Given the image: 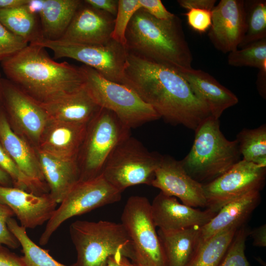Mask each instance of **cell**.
<instances>
[{"instance_id": "6da1fadb", "label": "cell", "mask_w": 266, "mask_h": 266, "mask_svg": "<svg viewBox=\"0 0 266 266\" xmlns=\"http://www.w3.org/2000/svg\"><path fill=\"white\" fill-rule=\"evenodd\" d=\"M126 86L166 122L195 130L211 116L207 106L175 71L128 50Z\"/></svg>"}, {"instance_id": "7a4b0ae2", "label": "cell", "mask_w": 266, "mask_h": 266, "mask_svg": "<svg viewBox=\"0 0 266 266\" xmlns=\"http://www.w3.org/2000/svg\"><path fill=\"white\" fill-rule=\"evenodd\" d=\"M46 48L30 43L0 62L7 79L44 104L75 91L85 84L79 67L51 59Z\"/></svg>"}, {"instance_id": "3957f363", "label": "cell", "mask_w": 266, "mask_h": 266, "mask_svg": "<svg viewBox=\"0 0 266 266\" xmlns=\"http://www.w3.org/2000/svg\"><path fill=\"white\" fill-rule=\"evenodd\" d=\"M128 50L177 72L192 67L193 56L180 19H157L142 8L132 18L126 32Z\"/></svg>"}, {"instance_id": "277c9868", "label": "cell", "mask_w": 266, "mask_h": 266, "mask_svg": "<svg viewBox=\"0 0 266 266\" xmlns=\"http://www.w3.org/2000/svg\"><path fill=\"white\" fill-rule=\"evenodd\" d=\"M189 153L180 163L188 174L204 185L226 172L240 160L237 141L229 140L220 121L210 116L198 126Z\"/></svg>"}, {"instance_id": "5b68a950", "label": "cell", "mask_w": 266, "mask_h": 266, "mask_svg": "<svg viewBox=\"0 0 266 266\" xmlns=\"http://www.w3.org/2000/svg\"><path fill=\"white\" fill-rule=\"evenodd\" d=\"M69 231L77 253L71 266H106L109 258L119 252L129 259L131 242L121 223L77 220Z\"/></svg>"}, {"instance_id": "8992f818", "label": "cell", "mask_w": 266, "mask_h": 266, "mask_svg": "<svg viewBox=\"0 0 266 266\" xmlns=\"http://www.w3.org/2000/svg\"><path fill=\"white\" fill-rule=\"evenodd\" d=\"M80 68L85 84L97 104L113 112L131 130L161 118L152 106L127 86L105 79L87 66Z\"/></svg>"}, {"instance_id": "52a82bcc", "label": "cell", "mask_w": 266, "mask_h": 266, "mask_svg": "<svg viewBox=\"0 0 266 266\" xmlns=\"http://www.w3.org/2000/svg\"><path fill=\"white\" fill-rule=\"evenodd\" d=\"M162 156L149 151L140 141L130 135L114 148L101 174L122 193L131 186L151 185Z\"/></svg>"}, {"instance_id": "ba28073f", "label": "cell", "mask_w": 266, "mask_h": 266, "mask_svg": "<svg viewBox=\"0 0 266 266\" xmlns=\"http://www.w3.org/2000/svg\"><path fill=\"white\" fill-rule=\"evenodd\" d=\"M130 135L131 129L113 112L101 108L87 124L85 136L79 152H81V161L77 163L80 173L79 181L101 175L114 148Z\"/></svg>"}, {"instance_id": "9c48e42d", "label": "cell", "mask_w": 266, "mask_h": 266, "mask_svg": "<svg viewBox=\"0 0 266 266\" xmlns=\"http://www.w3.org/2000/svg\"><path fill=\"white\" fill-rule=\"evenodd\" d=\"M121 219L131 242L129 259L137 266H166L148 200L130 197Z\"/></svg>"}, {"instance_id": "30bf717a", "label": "cell", "mask_w": 266, "mask_h": 266, "mask_svg": "<svg viewBox=\"0 0 266 266\" xmlns=\"http://www.w3.org/2000/svg\"><path fill=\"white\" fill-rule=\"evenodd\" d=\"M50 49L55 59L68 58L83 63L105 79L126 86L128 49L112 38L103 44H82L62 40L34 43Z\"/></svg>"}, {"instance_id": "8fae6325", "label": "cell", "mask_w": 266, "mask_h": 266, "mask_svg": "<svg viewBox=\"0 0 266 266\" xmlns=\"http://www.w3.org/2000/svg\"><path fill=\"white\" fill-rule=\"evenodd\" d=\"M122 192L109 183L102 174L79 181L68 192L47 222L39 243H48L51 236L68 219L96 208L119 201Z\"/></svg>"}, {"instance_id": "7c38bea8", "label": "cell", "mask_w": 266, "mask_h": 266, "mask_svg": "<svg viewBox=\"0 0 266 266\" xmlns=\"http://www.w3.org/2000/svg\"><path fill=\"white\" fill-rule=\"evenodd\" d=\"M266 167L241 160L214 180L203 185L206 209L217 213L228 203L264 188Z\"/></svg>"}, {"instance_id": "4fadbf2b", "label": "cell", "mask_w": 266, "mask_h": 266, "mask_svg": "<svg viewBox=\"0 0 266 266\" xmlns=\"http://www.w3.org/2000/svg\"><path fill=\"white\" fill-rule=\"evenodd\" d=\"M2 82V107L11 128L38 143L49 120L45 110L8 79Z\"/></svg>"}, {"instance_id": "5bb4252c", "label": "cell", "mask_w": 266, "mask_h": 266, "mask_svg": "<svg viewBox=\"0 0 266 266\" xmlns=\"http://www.w3.org/2000/svg\"><path fill=\"white\" fill-rule=\"evenodd\" d=\"M151 186L166 195L178 198L185 205L206 207L203 185L188 174L180 161L170 156H162Z\"/></svg>"}, {"instance_id": "9a60e30c", "label": "cell", "mask_w": 266, "mask_h": 266, "mask_svg": "<svg viewBox=\"0 0 266 266\" xmlns=\"http://www.w3.org/2000/svg\"><path fill=\"white\" fill-rule=\"evenodd\" d=\"M244 0H221L212 11L208 37L223 53L237 49L245 33Z\"/></svg>"}, {"instance_id": "2e32d148", "label": "cell", "mask_w": 266, "mask_h": 266, "mask_svg": "<svg viewBox=\"0 0 266 266\" xmlns=\"http://www.w3.org/2000/svg\"><path fill=\"white\" fill-rule=\"evenodd\" d=\"M0 203L12 210L20 225L25 229H34L47 222L58 204L49 193L38 195L0 185Z\"/></svg>"}, {"instance_id": "e0dca14e", "label": "cell", "mask_w": 266, "mask_h": 266, "mask_svg": "<svg viewBox=\"0 0 266 266\" xmlns=\"http://www.w3.org/2000/svg\"><path fill=\"white\" fill-rule=\"evenodd\" d=\"M115 17L82 1L59 40L82 44H103L111 39Z\"/></svg>"}, {"instance_id": "ac0fdd59", "label": "cell", "mask_w": 266, "mask_h": 266, "mask_svg": "<svg viewBox=\"0 0 266 266\" xmlns=\"http://www.w3.org/2000/svg\"><path fill=\"white\" fill-rule=\"evenodd\" d=\"M151 210L156 227L166 231L200 227L217 213L181 203L176 198L161 191L151 203Z\"/></svg>"}, {"instance_id": "d6986e66", "label": "cell", "mask_w": 266, "mask_h": 266, "mask_svg": "<svg viewBox=\"0 0 266 266\" xmlns=\"http://www.w3.org/2000/svg\"><path fill=\"white\" fill-rule=\"evenodd\" d=\"M87 126L49 119L40 136L38 149L59 158L76 159Z\"/></svg>"}, {"instance_id": "ffe728a7", "label": "cell", "mask_w": 266, "mask_h": 266, "mask_svg": "<svg viewBox=\"0 0 266 266\" xmlns=\"http://www.w3.org/2000/svg\"><path fill=\"white\" fill-rule=\"evenodd\" d=\"M177 73L186 80L196 96L207 106L211 116L216 119L238 102L235 95L202 70L191 67Z\"/></svg>"}, {"instance_id": "44dd1931", "label": "cell", "mask_w": 266, "mask_h": 266, "mask_svg": "<svg viewBox=\"0 0 266 266\" xmlns=\"http://www.w3.org/2000/svg\"><path fill=\"white\" fill-rule=\"evenodd\" d=\"M41 105L49 120L87 125L101 108L85 84L75 91Z\"/></svg>"}, {"instance_id": "7402d4cb", "label": "cell", "mask_w": 266, "mask_h": 266, "mask_svg": "<svg viewBox=\"0 0 266 266\" xmlns=\"http://www.w3.org/2000/svg\"><path fill=\"white\" fill-rule=\"evenodd\" d=\"M260 201V192L256 191L224 206L207 223L199 228V245L223 232L244 225Z\"/></svg>"}, {"instance_id": "603a6c76", "label": "cell", "mask_w": 266, "mask_h": 266, "mask_svg": "<svg viewBox=\"0 0 266 266\" xmlns=\"http://www.w3.org/2000/svg\"><path fill=\"white\" fill-rule=\"evenodd\" d=\"M36 155L49 194L57 203H60L79 181L80 173L76 159L59 158L38 149Z\"/></svg>"}, {"instance_id": "cb8c5ba5", "label": "cell", "mask_w": 266, "mask_h": 266, "mask_svg": "<svg viewBox=\"0 0 266 266\" xmlns=\"http://www.w3.org/2000/svg\"><path fill=\"white\" fill-rule=\"evenodd\" d=\"M0 143L23 172L46 189L36 154L11 128L2 106L0 109Z\"/></svg>"}, {"instance_id": "d4e9b609", "label": "cell", "mask_w": 266, "mask_h": 266, "mask_svg": "<svg viewBox=\"0 0 266 266\" xmlns=\"http://www.w3.org/2000/svg\"><path fill=\"white\" fill-rule=\"evenodd\" d=\"M199 228L174 231L158 229L166 266H188L198 247Z\"/></svg>"}, {"instance_id": "484cf974", "label": "cell", "mask_w": 266, "mask_h": 266, "mask_svg": "<svg viewBox=\"0 0 266 266\" xmlns=\"http://www.w3.org/2000/svg\"><path fill=\"white\" fill-rule=\"evenodd\" d=\"M82 2L80 0H44L38 15L43 40H60Z\"/></svg>"}, {"instance_id": "4316f807", "label": "cell", "mask_w": 266, "mask_h": 266, "mask_svg": "<svg viewBox=\"0 0 266 266\" xmlns=\"http://www.w3.org/2000/svg\"><path fill=\"white\" fill-rule=\"evenodd\" d=\"M26 5L0 9V23L29 44L36 43L43 40L39 18L32 13Z\"/></svg>"}, {"instance_id": "83f0119b", "label": "cell", "mask_w": 266, "mask_h": 266, "mask_svg": "<svg viewBox=\"0 0 266 266\" xmlns=\"http://www.w3.org/2000/svg\"><path fill=\"white\" fill-rule=\"evenodd\" d=\"M238 229L223 232L199 244L188 266H219Z\"/></svg>"}, {"instance_id": "f1b7e54d", "label": "cell", "mask_w": 266, "mask_h": 266, "mask_svg": "<svg viewBox=\"0 0 266 266\" xmlns=\"http://www.w3.org/2000/svg\"><path fill=\"white\" fill-rule=\"evenodd\" d=\"M7 225L22 248V258L26 266H67L55 260L46 250L35 243L28 236L26 229L12 217L7 220Z\"/></svg>"}, {"instance_id": "f546056e", "label": "cell", "mask_w": 266, "mask_h": 266, "mask_svg": "<svg viewBox=\"0 0 266 266\" xmlns=\"http://www.w3.org/2000/svg\"><path fill=\"white\" fill-rule=\"evenodd\" d=\"M243 160L266 167V125L242 129L236 136Z\"/></svg>"}, {"instance_id": "4dcf8cb0", "label": "cell", "mask_w": 266, "mask_h": 266, "mask_svg": "<svg viewBox=\"0 0 266 266\" xmlns=\"http://www.w3.org/2000/svg\"><path fill=\"white\" fill-rule=\"evenodd\" d=\"M244 1L246 31L244 36L238 46L239 48L266 38V0Z\"/></svg>"}, {"instance_id": "1f68e13d", "label": "cell", "mask_w": 266, "mask_h": 266, "mask_svg": "<svg viewBox=\"0 0 266 266\" xmlns=\"http://www.w3.org/2000/svg\"><path fill=\"white\" fill-rule=\"evenodd\" d=\"M216 0H178L179 5L187 10L185 13L189 26L202 33L209 30L212 21V11Z\"/></svg>"}, {"instance_id": "d6a6232c", "label": "cell", "mask_w": 266, "mask_h": 266, "mask_svg": "<svg viewBox=\"0 0 266 266\" xmlns=\"http://www.w3.org/2000/svg\"><path fill=\"white\" fill-rule=\"evenodd\" d=\"M228 63L235 67L250 66L266 70V38L229 53Z\"/></svg>"}, {"instance_id": "836d02e7", "label": "cell", "mask_w": 266, "mask_h": 266, "mask_svg": "<svg viewBox=\"0 0 266 266\" xmlns=\"http://www.w3.org/2000/svg\"><path fill=\"white\" fill-rule=\"evenodd\" d=\"M0 168L11 178L13 187L36 195H42L46 189L37 185L19 168L0 143Z\"/></svg>"}, {"instance_id": "e575fe53", "label": "cell", "mask_w": 266, "mask_h": 266, "mask_svg": "<svg viewBox=\"0 0 266 266\" xmlns=\"http://www.w3.org/2000/svg\"><path fill=\"white\" fill-rule=\"evenodd\" d=\"M141 8L139 0H119L111 38L126 47V32L134 14Z\"/></svg>"}, {"instance_id": "d590c367", "label": "cell", "mask_w": 266, "mask_h": 266, "mask_svg": "<svg viewBox=\"0 0 266 266\" xmlns=\"http://www.w3.org/2000/svg\"><path fill=\"white\" fill-rule=\"evenodd\" d=\"M249 230L244 225L239 228L219 266H251L245 255V244Z\"/></svg>"}, {"instance_id": "8d00e7d4", "label": "cell", "mask_w": 266, "mask_h": 266, "mask_svg": "<svg viewBox=\"0 0 266 266\" xmlns=\"http://www.w3.org/2000/svg\"><path fill=\"white\" fill-rule=\"evenodd\" d=\"M29 44L0 23V62L19 52Z\"/></svg>"}, {"instance_id": "74e56055", "label": "cell", "mask_w": 266, "mask_h": 266, "mask_svg": "<svg viewBox=\"0 0 266 266\" xmlns=\"http://www.w3.org/2000/svg\"><path fill=\"white\" fill-rule=\"evenodd\" d=\"M14 215L13 212L9 207L0 203V245L17 249L20 246L19 242L7 225V220Z\"/></svg>"}, {"instance_id": "f35d334b", "label": "cell", "mask_w": 266, "mask_h": 266, "mask_svg": "<svg viewBox=\"0 0 266 266\" xmlns=\"http://www.w3.org/2000/svg\"><path fill=\"white\" fill-rule=\"evenodd\" d=\"M139 2L141 8L157 19L167 20L175 16L166 9L161 0H139Z\"/></svg>"}, {"instance_id": "ab89813d", "label": "cell", "mask_w": 266, "mask_h": 266, "mask_svg": "<svg viewBox=\"0 0 266 266\" xmlns=\"http://www.w3.org/2000/svg\"><path fill=\"white\" fill-rule=\"evenodd\" d=\"M0 266H26L22 257H19L8 248L0 245Z\"/></svg>"}, {"instance_id": "60d3db41", "label": "cell", "mask_w": 266, "mask_h": 266, "mask_svg": "<svg viewBox=\"0 0 266 266\" xmlns=\"http://www.w3.org/2000/svg\"><path fill=\"white\" fill-rule=\"evenodd\" d=\"M86 3L92 6L106 12L114 17H116L118 6V0H85Z\"/></svg>"}, {"instance_id": "b9f144b4", "label": "cell", "mask_w": 266, "mask_h": 266, "mask_svg": "<svg viewBox=\"0 0 266 266\" xmlns=\"http://www.w3.org/2000/svg\"><path fill=\"white\" fill-rule=\"evenodd\" d=\"M249 235L253 239V245L259 247L266 246V225L263 224L249 231Z\"/></svg>"}, {"instance_id": "7bdbcfd3", "label": "cell", "mask_w": 266, "mask_h": 266, "mask_svg": "<svg viewBox=\"0 0 266 266\" xmlns=\"http://www.w3.org/2000/svg\"><path fill=\"white\" fill-rule=\"evenodd\" d=\"M106 266H137L122 253H117L111 256Z\"/></svg>"}, {"instance_id": "ee69618b", "label": "cell", "mask_w": 266, "mask_h": 266, "mask_svg": "<svg viewBox=\"0 0 266 266\" xmlns=\"http://www.w3.org/2000/svg\"><path fill=\"white\" fill-rule=\"evenodd\" d=\"M257 88L260 95L264 98L266 97V70H259L257 79Z\"/></svg>"}, {"instance_id": "f6af8a7d", "label": "cell", "mask_w": 266, "mask_h": 266, "mask_svg": "<svg viewBox=\"0 0 266 266\" xmlns=\"http://www.w3.org/2000/svg\"><path fill=\"white\" fill-rule=\"evenodd\" d=\"M28 0H0V9H9L26 5Z\"/></svg>"}, {"instance_id": "bcb514c9", "label": "cell", "mask_w": 266, "mask_h": 266, "mask_svg": "<svg viewBox=\"0 0 266 266\" xmlns=\"http://www.w3.org/2000/svg\"><path fill=\"white\" fill-rule=\"evenodd\" d=\"M43 1L44 0H28L26 6L32 13L38 16L42 8Z\"/></svg>"}, {"instance_id": "7dc6e473", "label": "cell", "mask_w": 266, "mask_h": 266, "mask_svg": "<svg viewBox=\"0 0 266 266\" xmlns=\"http://www.w3.org/2000/svg\"><path fill=\"white\" fill-rule=\"evenodd\" d=\"M0 185L6 187H11L13 185L10 176L1 168H0Z\"/></svg>"}, {"instance_id": "c3c4849f", "label": "cell", "mask_w": 266, "mask_h": 266, "mask_svg": "<svg viewBox=\"0 0 266 266\" xmlns=\"http://www.w3.org/2000/svg\"><path fill=\"white\" fill-rule=\"evenodd\" d=\"M2 78H1L0 74V109L2 106Z\"/></svg>"}]
</instances>
